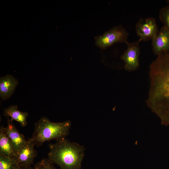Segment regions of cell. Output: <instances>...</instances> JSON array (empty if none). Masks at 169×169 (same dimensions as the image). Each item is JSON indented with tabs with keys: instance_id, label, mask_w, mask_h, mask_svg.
Listing matches in <instances>:
<instances>
[{
	"instance_id": "5",
	"label": "cell",
	"mask_w": 169,
	"mask_h": 169,
	"mask_svg": "<svg viewBox=\"0 0 169 169\" xmlns=\"http://www.w3.org/2000/svg\"><path fill=\"white\" fill-rule=\"evenodd\" d=\"M136 33L143 41L152 40L159 30L156 19L153 17L141 18L136 25Z\"/></svg>"
},
{
	"instance_id": "1",
	"label": "cell",
	"mask_w": 169,
	"mask_h": 169,
	"mask_svg": "<svg viewBox=\"0 0 169 169\" xmlns=\"http://www.w3.org/2000/svg\"><path fill=\"white\" fill-rule=\"evenodd\" d=\"M148 107L163 125H169V52L157 56L149 67Z\"/></svg>"
},
{
	"instance_id": "16",
	"label": "cell",
	"mask_w": 169,
	"mask_h": 169,
	"mask_svg": "<svg viewBox=\"0 0 169 169\" xmlns=\"http://www.w3.org/2000/svg\"><path fill=\"white\" fill-rule=\"evenodd\" d=\"M20 169H34L30 166L21 167Z\"/></svg>"
},
{
	"instance_id": "8",
	"label": "cell",
	"mask_w": 169,
	"mask_h": 169,
	"mask_svg": "<svg viewBox=\"0 0 169 169\" xmlns=\"http://www.w3.org/2000/svg\"><path fill=\"white\" fill-rule=\"evenodd\" d=\"M154 53L157 55L165 52H169V30L163 25L152 40Z\"/></svg>"
},
{
	"instance_id": "13",
	"label": "cell",
	"mask_w": 169,
	"mask_h": 169,
	"mask_svg": "<svg viewBox=\"0 0 169 169\" xmlns=\"http://www.w3.org/2000/svg\"><path fill=\"white\" fill-rule=\"evenodd\" d=\"M21 167L15 158L0 155V169H20Z\"/></svg>"
},
{
	"instance_id": "2",
	"label": "cell",
	"mask_w": 169,
	"mask_h": 169,
	"mask_svg": "<svg viewBox=\"0 0 169 169\" xmlns=\"http://www.w3.org/2000/svg\"><path fill=\"white\" fill-rule=\"evenodd\" d=\"M49 144L47 159L60 169H81L85 148L83 145L72 142L66 137Z\"/></svg>"
},
{
	"instance_id": "6",
	"label": "cell",
	"mask_w": 169,
	"mask_h": 169,
	"mask_svg": "<svg viewBox=\"0 0 169 169\" xmlns=\"http://www.w3.org/2000/svg\"><path fill=\"white\" fill-rule=\"evenodd\" d=\"M142 41L139 39L128 44L127 49L120 57V59L125 62L124 68L128 71L135 70L139 64V56L140 48V43Z\"/></svg>"
},
{
	"instance_id": "12",
	"label": "cell",
	"mask_w": 169,
	"mask_h": 169,
	"mask_svg": "<svg viewBox=\"0 0 169 169\" xmlns=\"http://www.w3.org/2000/svg\"><path fill=\"white\" fill-rule=\"evenodd\" d=\"M3 115L5 116L10 117L13 120L18 122L22 127L26 126L27 124V118L28 114L26 112L19 110L16 105H11L3 109Z\"/></svg>"
},
{
	"instance_id": "14",
	"label": "cell",
	"mask_w": 169,
	"mask_h": 169,
	"mask_svg": "<svg viewBox=\"0 0 169 169\" xmlns=\"http://www.w3.org/2000/svg\"><path fill=\"white\" fill-rule=\"evenodd\" d=\"M159 17L161 21L164 23L169 30V6L163 7L159 13Z\"/></svg>"
},
{
	"instance_id": "10",
	"label": "cell",
	"mask_w": 169,
	"mask_h": 169,
	"mask_svg": "<svg viewBox=\"0 0 169 169\" xmlns=\"http://www.w3.org/2000/svg\"><path fill=\"white\" fill-rule=\"evenodd\" d=\"M18 80L12 75L8 74L0 78V97L5 100L9 99L13 95L17 86Z\"/></svg>"
},
{
	"instance_id": "4",
	"label": "cell",
	"mask_w": 169,
	"mask_h": 169,
	"mask_svg": "<svg viewBox=\"0 0 169 169\" xmlns=\"http://www.w3.org/2000/svg\"><path fill=\"white\" fill-rule=\"evenodd\" d=\"M129 35L128 31L121 25L115 26L102 35L95 37V44L103 49L117 43L125 42L128 44Z\"/></svg>"
},
{
	"instance_id": "3",
	"label": "cell",
	"mask_w": 169,
	"mask_h": 169,
	"mask_svg": "<svg viewBox=\"0 0 169 169\" xmlns=\"http://www.w3.org/2000/svg\"><path fill=\"white\" fill-rule=\"evenodd\" d=\"M71 123L69 120L54 122L43 116L34 124V129L31 138L37 146L46 141L66 137L69 133Z\"/></svg>"
},
{
	"instance_id": "15",
	"label": "cell",
	"mask_w": 169,
	"mask_h": 169,
	"mask_svg": "<svg viewBox=\"0 0 169 169\" xmlns=\"http://www.w3.org/2000/svg\"><path fill=\"white\" fill-rule=\"evenodd\" d=\"M34 169H57L47 158H44L34 165Z\"/></svg>"
},
{
	"instance_id": "9",
	"label": "cell",
	"mask_w": 169,
	"mask_h": 169,
	"mask_svg": "<svg viewBox=\"0 0 169 169\" xmlns=\"http://www.w3.org/2000/svg\"><path fill=\"white\" fill-rule=\"evenodd\" d=\"M7 125L4 127V131L10 140L16 153L25 145L27 142L24 136L20 133L13 120L9 117H7Z\"/></svg>"
},
{
	"instance_id": "11",
	"label": "cell",
	"mask_w": 169,
	"mask_h": 169,
	"mask_svg": "<svg viewBox=\"0 0 169 169\" xmlns=\"http://www.w3.org/2000/svg\"><path fill=\"white\" fill-rule=\"evenodd\" d=\"M16 155L13 146L2 125L0 127V155L14 158Z\"/></svg>"
},
{
	"instance_id": "7",
	"label": "cell",
	"mask_w": 169,
	"mask_h": 169,
	"mask_svg": "<svg viewBox=\"0 0 169 169\" xmlns=\"http://www.w3.org/2000/svg\"><path fill=\"white\" fill-rule=\"evenodd\" d=\"M35 144L30 138L16 153L14 158L21 167L30 166L37 156Z\"/></svg>"
},
{
	"instance_id": "17",
	"label": "cell",
	"mask_w": 169,
	"mask_h": 169,
	"mask_svg": "<svg viewBox=\"0 0 169 169\" xmlns=\"http://www.w3.org/2000/svg\"><path fill=\"white\" fill-rule=\"evenodd\" d=\"M167 3L169 4V0H167Z\"/></svg>"
}]
</instances>
